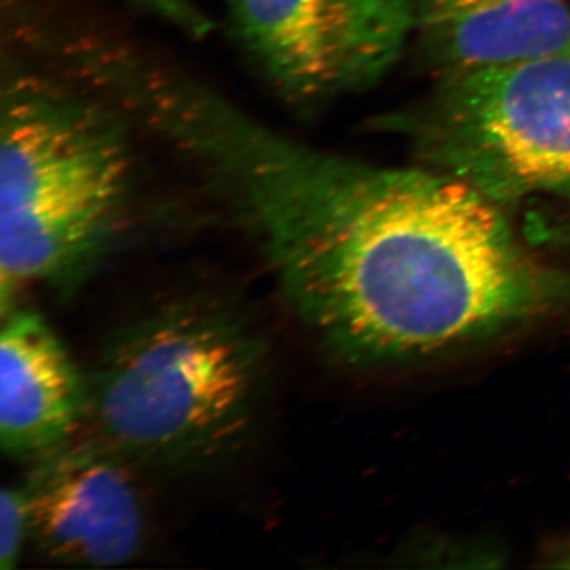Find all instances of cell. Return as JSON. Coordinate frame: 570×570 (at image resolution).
<instances>
[{
  "label": "cell",
  "mask_w": 570,
  "mask_h": 570,
  "mask_svg": "<svg viewBox=\"0 0 570 570\" xmlns=\"http://www.w3.org/2000/svg\"><path fill=\"white\" fill-rule=\"evenodd\" d=\"M174 146L343 362H422L570 314V268L455 176L325 151L219 89L187 107Z\"/></svg>",
  "instance_id": "6da1fadb"
},
{
  "label": "cell",
  "mask_w": 570,
  "mask_h": 570,
  "mask_svg": "<svg viewBox=\"0 0 570 570\" xmlns=\"http://www.w3.org/2000/svg\"><path fill=\"white\" fill-rule=\"evenodd\" d=\"M0 305L26 283L69 292L115 246L132 204L126 112L56 70L14 71L0 97Z\"/></svg>",
  "instance_id": "7a4b0ae2"
},
{
  "label": "cell",
  "mask_w": 570,
  "mask_h": 570,
  "mask_svg": "<svg viewBox=\"0 0 570 570\" xmlns=\"http://www.w3.org/2000/svg\"><path fill=\"white\" fill-rule=\"evenodd\" d=\"M268 370L264 341L235 307L164 303L105 344L86 376V425L135 466H214L253 436Z\"/></svg>",
  "instance_id": "3957f363"
},
{
  "label": "cell",
  "mask_w": 570,
  "mask_h": 570,
  "mask_svg": "<svg viewBox=\"0 0 570 570\" xmlns=\"http://www.w3.org/2000/svg\"><path fill=\"white\" fill-rule=\"evenodd\" d=\"M423 165L463 179L502 206L570 205V47L442 77L396 124Z\"/></svg>",
  "instance_id": "277c9868"
},
{
  "label": "cell",
  "mask_w": 570,
  "mask_h": 570,
  "mask_svg": "<svg viewBox=\"0 0 570 570\" xmlns=\"http://www.w3.org/2000/svg\"><path fill=\"white\" fill-rule=\"evenodd\" d=\"M228 29L284 102L311 107L365 91L417 29L415 0H225Z\"/></svg>",
  "instance_id": "5b68a950"
},
{
  "label": "cell",
  "mask_w": 570,
  "mask_h": 570,
  "mask_svg": "<svg viewBox=\"0 0 570 570\" xmlns=\"http://www.w3.org/2000/svg\"><path fill=\"white\" fill-rule=\"evenodd\" d=\"M32 463L21 487L31 540L43 557L112 568L140 553L148 520L129 460L89 434L69 439Z\"/></svg>",
  "instance_id": "8992f818"
},
{
  "label": "cell",
  "mask_w": 570,
  "mask_h": 570,
  "mask_svg": "<svg viewBox=\"0 0 570 570\" xmlns=\"http://www.w3.org/2000/svg\"><path fill=\"white\" fill-rule=\"evenodd\" d=\"M0 444L36 460L75 438L88 414V379L50 324L31 309L2 314Z\"/></svg>",
  "instance_id": "52a82bcc"
},
{
  "label": "cell",
  "mask_w": 570,
  "mask_h": 570,
  "mask_svg": "<svg viewBox=\"0 0 570 570\" xmlns=\"http://www.w3.org/2000/svg\"><path fill=\"white\" fill-rule=\"evenodd\" d=\"M417 29L442 77L570 47V0H417Z\"/></svg>",
  "instance_id": "ba28073f"
},
{
  "label": "cell",
  "mask_w": 570,
  "mask_h": 570,
  "mask_svg": "<svg viewBox=\"0 0 570 570\" xmlns=\"http://www.w3.org/2000/svg\"><path fill=\"white\" fill-rule=\"evenodd\" d=\"M28 539H31V523L24 490L21 485L3 487L0 494V569L17 568Z\"/></svg>",
  "instance_id": "9c48e42d"
},
{
  "label": "cell",
  "mask_w": 570,
  "mask_h": 570,
  "mask_svg": "<svg viewBox=\"0 0 570 570\" xmlns=\"http://www.w3.org/2000/svg\"><path fill=\"white\" fill-rule=\"evenodd\" d=\"M127 2L190 39H204L212 32V20L195 3V0H127Z\"/></svg>",
  "instance_id": "30bf717a"
},
{
  "label": "cell",
  "mask_w": 570,
  "mask_h": 570,
  "mask_svg": "<svg viewBox=\"0 0 570 570\" xmlns=\"http://www.w3.org/2000/svg\"><path fill=\"white\" fill-rule=\"evenodd\" d=\"M523 236L534 249L570 257V212L528 214L523 225Z\"/></svg>",
  "instance_id": "8fae6325"
},
{
  "label": "cell",
  "mask_w": 570,
  "mask_h": 570,
  "mask_svg": "<svg viewBox=\"0 0 570 570\" xmlns=\"http://www.w3.org/2000/svg\"><path fill=\"white\" fill-rule=\"evenodd\" d=\"M560 558L561 561H558V566H560V568H570V547L561 554Z\"/></svg>",
  "instance_id": "7c38bea8"
}]
</instances>
